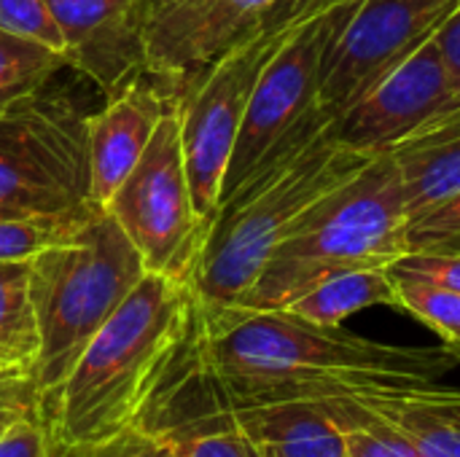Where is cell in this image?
<instances>
[{
  "label": "cell",
  "instance_id": "cell-3",
  "mask_svg": "<svg viewBox=\"0 0 460 457\" xmlns=\"http://www.w3.org/2000/svg\"><path fill=\"white\" fill-rule=\"evenodd\" d=\"M407 226L399 167L377 154L296 221L234 307L286 310L340 272L391 267L410 250Z\"/></svg>",
  "mask_w": 460,
  "mask_h": 457
},
{
  "label": "cell",
  "instance_id": "cell-11",
  "mask_svg": "<svg viewBox=\"0 0 460 457\" xmlns=\"http://www.w3.org/2000/svg\"><path fill=\"white\" fill-rule=\"evenodd\" d=\"M458 5L460 0H361L326 51L318 102L340 119L426 46Z\"/></svg>",
  "mask_w": 460,
  "mask_h": 457
},
{
  "label": "cell",
  "instance_id": "cell-29",
  "mask_svg": "<svg viewBox=\"0 0 460 457\" xmlns=\"http://www.w3.org/2000/svg\"><path fill=\"white\" fill-rule=\"evenodd\" d=\"M35 409L43 407L30 374H13L0 380V434Z\"/></svg>",
  "mask_w": 460,
  "mask_h": 457
},
{
  "label": "cell",
  "instance_id": "cell-20",
  "mask_svg": "<svg viewBox=\"0 0 460 457\" xmlns=\"http://www.w3.org/2000/svg\"><path fill=\"white\" fill-rule=\"evenodd\" d=\"M100 205L89 202L84 207L51 215H11L0 218V264L8 261H32L43 250L67 242L75 237Z\"/></svg>",
  "mask_w": 460,
  "mask_h": 457
},
{
  "label": "cell",
  "instance_id": "cell-34",
  "mask_svg": "<svg viewBox=\"0 0 460 457\" xmlns=\"http://www.w3.org/2000/svg\"><path fill=\"white\" fill-rule=\"evenodd\" d=\"M13 374H27V372L13 369V366H8V364H3V361H0V380H3V377H13Z\"/></svg>",
  "mask_w": 460,
  "mask_h": 457
},
{
  "label": "cell",
  "instance_id": "cell-14",
  "mask_svg": "<svg viewBox=\"0 0 460 457\" xmlns=\"http://www.w3.org/2000/svg\"><path fill=\"white\" fill-rule=\"evenodd\" d=\"M369 399L280 401L229 415L261 457H348V431L367 417Z\"/></svg>",
  "mask_w": 460,
  "mask_h": 457
},
{
  "label": "cell",
  "instance_id": "cell-6",
  "mask_svg": "<svg viewBox=\"0 0 460 457\" xmlns=\"http://www.w3.org/2000/svg\"><path fill=\"white\" fill-rule=\"evenodd\" d=\"M358 3L342 0L299 22L264 65L226 164L218 207L245 183L299 154L337 121L318 102L321 73L329 46L350 22Z\"/></svg>",
  "mask_w": 460,
  "mask_h": 457
},
{
  "label": "cell",
  "instance_id": "cell-19",
  "mask_svg": "<svg viewBox=\"0 0 460 457\" xmlns=\"http://www.w3.org/2000/svg\"><path fill=\"white\" fill-rule=\"evenodd\" d=\"M38 347L40 339L30 296V261L0 264V361L32 374Z\"/></svg>",
  "mask_w": 460,
  "mask_h": 457
},
{
  "label": "cell",
  "instance_id": "cell-1",
  "mask_svg": "<svg viewBox=\"0 0 460 457\" xmlns=\"http://www.w3.org/2000/svg\"><path fill=\"white\" fill-rule=\"evenodd\" d=\"M197 299V296H194ZM460 358L442 347L364 339L288 310L205 307L137 428L199 415L321 399H391L445 388Z\"/></svg>",
  "mask_w": 460,
  "mask_h": 457
},
{
  "label": "cell",
  "instance_id": "cell-23",
  "mask_svg": "<svg viewBox=\"0 0 460 457\" xmlns=\"http://www.w3.org/2000/svg\"><path fill=\"white\" fill-rule=\"evenodd\" d=\"M65 35V54L89 35L132 11L140 0H46Z\"/></svg>",
  "mask_w": 460,
  "mask_h": 457
},
{
  "label": "cell",
  "instance_id": "cell-8",
  "mask_svg": "<svg viewBox=\"0 0 460 457\" xmlns=\"http://www.w3.org/2000/svg\"><path fill=\"white\" fill-rule=\"evenodd\" d=\"M105 210L140 253L146 272L191 286L210 229L194 213L178 105L162 116L148 148Z\"/></svg>",
  "mask_w": 460,
  "mask_h": 457
},
{
  "label": "cell",
  "instance_id": "cell-12",
  "mask_svg": "<svg viewBox=\"0 0 460 457\" xmlns=\"http://www.w3.org/2000/svg\"><path fill=\"white\" fill-rule=\"evenodd\" d=\"M456 110L460 94L431 38L337 119V140L367 156L391 154Z\"/></svg>",
  "mask_w": 460,
  "mask_h": 457
},
{
  "label": "cell",
  "instance_id": "cell-13",
  "mask_svg": "<svg viewBox=\"0 0 460 457\" xmlns=\"http://www.w3.org/2000/svg\"><path fill=\"white\" fill-rule=\"evenodd\" d=\"M170 108H175V102L154 81L137 75L121 92H116L102 110L89 116L86 132L94 205H108V199L140 162L156 124Z\"/></svg>",
  "mask_w": 460,
  "mask_h": 457
},
{
  "label": "cell",
  "instance_id": "cell-26",
  "mask_svg": "<svg viewBox=\"0 0 460 457\" xmlns=\"http://www.w3.org/2000/svg\"><path fill=\"white\" fill-rule=\"evenodd\" d=\"M388 269L399 277L431 283L460 294V250H407Z\"/></svg>",
  "mask_w": 460,
  "mask_h": 457
},
{
  "label": "cell",
  "instance_id": "cell-27",
  "mask_svg": "<svg viewBox=\"0 0 460 457\" xmlns=\"http://www.w3.org/2000/svg\"><path fill=\"white\" fill-rule=\"evenodd\" d=\"M410 250H460V194L407 229Z\"/></svg>",
  "mask_w": 460,
  "mask_h": 457
},
{
  "label": "cell",
  "instance_id": "cell-4",
  "mask_svg": "<svg viewBox=\"0 0 460 457\" xmlns=\"http://www.w3.org/2000/svg\"><path fill=\"white\" fill-rule=\"evenodd\" d=\"M369 159L337 140L334 121L299 154L245 183L216 213L191 280L197 302L205 307L240 304L296 221Z\"/></svg>",
  "mask_w": 460,
  "mask_h": 457
},
{
  "label": "cell",
  "instance_id": "cell-10",
  "mask_svg": "<svg viewBox=\"0 0 460 457\" xmlns=\"http://www.w3.org/2000/svg\"><path fill=\"white\" fill-rule=\"evenodd\" d=\"M272 0H148L143 73L181 105L234 48L267 27Z\"/></svg>",
  "mask_w": 460,
  "mask_h": 457
},
{
  "label": "cell",
  "instance_id": "cell-18",
  "mask_svg": "<svg viewBox=\"0 0 460 457\" xmlns=\"http://www.w3.org/2000/svg\"><path fill=\"white\" fill-rule=\"evenodd\" d=\"M170 457H261L229 412L186 415L148 428Z\"/></svg>",
  "mask_w": 460,
  "mask_h": 457
},
{
  "label": "cell",
  "instance_id": "cell-22",
  "mask_svg": "<svg viewBox=\"0 0 460 457\" xmlns=\"http://www.w3.org/2000/svg\"><path fill=\"white\" fill-rule=\"evenodd\" d=\"M391 272V269H388ZM394 286H396V310L410 312L412 318H418L423 326H429L434 334H439L442 345L447 350H453L460 358V294L458 291H447L431 283H420V280H410V277H399L394 275Z\"/></svg>",
  "mask_w": 460,
  "mask_h": 457
},
{
  "label": "cell",
  "instance_id": "cell-17",
  "mask_svg": "<svg viewBox=\"0 0 460 457\" xmlns=\"http://www.w3.org/2000/svg\"><path fill=\"white\" fill-rule=\"evenodd\" d=\"M369 307H396V286L388 267L340 272L286 310L315 326H342L350 315Z\"/></svg>",
  "mask_w": 460,
  "mask_h": 457
},
{
  "label": "cell",
  "instance_id": "cell-32",
  "mask_svg": "<svg viewBox=\"0 0 460 457\" xmlns=\"http://www.w3.org/2000/svg\"><path fill=\"white\" fill-rule=\"evenodd\" d=\"M434 43L445 59V67L450 73V81L460 94V5L450 13V19L437 30Z\"/></svg>",
  "mask_w": 460,
  "mask_h": 457
},
{
  "label": "cell",
  "instance_id": "cell-31",
  "mask_svg": "<svg viewBox=\"0 0 460 457\" xmlns=\"http://www.w3.org/2000/svg\"><path fill=\"white\" fill-rule=\"evenodd\" d=\"M334 3H342V0H272V8H270L264 30H270V32L288 30V27L315 16L321 11H326Z\"/></svg>",
  "mask_w": 460,
  "mask_h": 457
},
{
  "label": "cell",
  "instance_id": "cell-28",
  "mask_svg": "<svg viewBox=\"0 0 460 457\" xmlns=\"http://www.w3.org/2000/svg\"><path fill=\"white\" fill-rule=\"evenodd\" d=\"M54 428L43 409H35L0 434V457H49Z\"/></svg>",
  "mask_w": 460,
  "mask_h": 457
},
{
  "label": "cell",
  "instance_id": "cell-33",
  "mask_svg": "<svg viewBox=\"0 0 460 457\" xmlns=\"http://www.w3.org/2000/svg\"><path fill=\"white\" fill-rule=\"evenodd\" d=\"M49 457H75V447H73V444H65V442L57 439V434H54V442H51Z\"/></svg>",
  "mask_w": 460,
  "mask_h": 457
},
{
  "label": "cell",
  "instance_id": "cell-7",
  "mask_svg": "<svg viewBox=\"0 0 460 457\" xmlns=\"http://www.w3.org/2000/svg\"><path fill=\"white\" fill-rule=\"evenodd\" d=\"M89 116L46 86L0 108V218L92 202Z\"/></svg>",
  "mask_w": 460,
  "mask_h": 457
},
{
  "label": "cell",
  "instance_id": "cell-35",
  "mask_svg": "<svg viewBox=\"0 0 460 457\" xmlns=\"http://www.w3.org/2000/svg\"><path fill=\"white\" fill-rule=\"evenodd\" d=\"M148 457H170V453H167V450H164V447H162V444H159L156 439H154V447H151Z\"/></svg>",
  "mask_w": 460,
  "mask_h": 457
},
{
  "label": "cell",
  "instance_id": "cell-2",
  "mask_svg": "<svg viewBox=\"0 0 460 457\" xmlns=\"http://www.w3.org/2000/svg\"><path fill=\"white\" fill-rule=\"evenodd\" d=\"M194 288L146 272L43 404L57 439L100 444L140 423L194 321Z\"/></svg>",
  "mask_w": 460,
  "mask_h": 457
},
{
  "label": "cell",
  "instance_id": "cell-16",
  "mask_svg": "<svg viewBox=\"0 0 460 457\" xmlns=\"http://www.w3.org/2000/svg\"><path fill=\"white\" fill-rule=\"evenodd\" d=\"M372 407L423 457H460V388L375 399Z\"/></svg>",
  "mask_w": 460,
  "mask_h": 457
},
{
  "label": "cell",
  "instance_id": "cell-9",
  "mask_svg": "<svg viewBox=\"0 0 460 457\" xmlns=\"http://www.w3.org/2000/svg\"><path fill=\"white\" fill-rule=\"evenodd\" d=\"M296 27V24H294ZM291 30V27H288ZM288 30H264L224 57L178 105L186 178L197 218L210 229L221 202V183L253 86L286 40Z\"/></svg>",
  "mask_w": 460,
  "mask_h": 457
},
{
  "label": "cell",
  "instance_id": "cell-21",
  "mask_svg": "<svg viewBox=\"0 0 460 457\" xmlns=\"http://www.w3.org/2000/svg\"><path fill=\"white\" fill-rule=\"evenodd\" d=\"M65 67V54L0 30V108L46 86Z\"/></svg>",
  "mask_w": 460,
  "mask_h": 457
},
{
  "label": "cell",
  "instance_id": "cell-5",
  "mask_svg": "<svg viewBox=\"0 0 460 457\" xmlns=\"http://www.w3.org/2000/svg\"><path fill=\"white\" fill-rule=\"evenodd\" d=\"M143 275L140 253L105 207L75 237L30 261V296L40 339L30 377L40 407L59 391L92 337Z\"/></svg>",
  "mask_w": 460,
  "mask_h": 457
},
{
  "label": "cell",
  "instance_id": "cell-24",
  "mask_svg": "<svg viewBox=\"0 0 460 457\" xmlns=\"http://www.w3.org/2000/svg\"><path fill=\"white\" fill-rule=\"evenodd\" d=\"M0 30L65 54V35L46 0H0Z\"/></svg>",
  "mask_w": 460,
  "mask_h": 457
},
{
  "label": "cell",
  "instance_id": "cell-15",
  "mask_svg": "<svg viewBox=\"0 0 460 457\" xmlns=\"http://www.w3.org/2000/svg\"><path fill=\"white\" fill-rule=\"evenodd\" d=\"M391 156L402 175L407 224L412 226L460 194V110L404 140Z\"/></svg>",
  "mask_w": 460,
  "mask_h": 457
},
{
  "label": "cell",
  "instance_id": "cell-30",
  "mask_svg": "<svg viewBox=\"0 0 460 457\" xmlns=\"http://www.w3.org/2000/svg\"><path fill=\"white\" fill-rule=\"evenodd\" d=\"M151 447H154V436L135 426L108 442L75 447V457H148Z\"/></svg>",
  "mask_w": 460,
  "mask_h": 457
},
{
  "label": "cell",
  "instance_id": "cell-25",
  "mask_svg": "<svg viewBox=\"0 0 460 457\" xmlns=\"http://www.w3.org/2000/svg\"><path fill=\"white\" fill-rule=\"evenodd\" d=\"M372 401H367V417L348 431V457H423L399 428L375 412Z\"/></svg>",
  "mask_w": 460,
  "mask_h": 457
}]
</instances>
